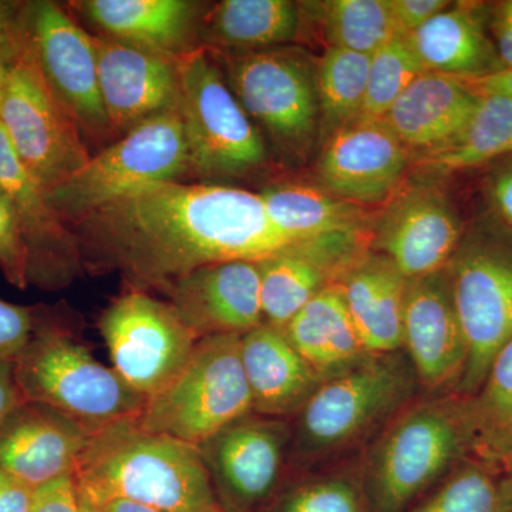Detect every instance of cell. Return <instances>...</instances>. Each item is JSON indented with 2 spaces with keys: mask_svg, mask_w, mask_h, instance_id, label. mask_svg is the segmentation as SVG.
Masks as SVG:
<instances>
[{
  "mask_svg": "<svg viewBox=\"0 0 512 512\" xmlns=\"http://www.w3.org/2000/svg\"><path fill=\"white\" fill-rule=\"evenodd\" d=\"M69 227L83 269L120 272L146 292L201 266L261 262L296 245L269 218L261 192L217 183L157 185Z\"/></svg>",
  "mask_w": 512,
  "mask_h": 512,
  "instance_id": "cell-1",
  "label": "cell"
},
{
  "mask_svg": "<svg viewBox=\"0 0 512 512\" xmlns=\"http://www.w3.org/2000/svg\"><path fill=\"white\" fill-rule=\"evenodd\" d=\"M79 497L123 500L161 512H224L200 448L144 429L137 417L93 433L74 473Z\"/></svg>",
  "mask_w": 512,
  "mask_h": 512,
  "instance_id": "cell-2",
  "label": "cell"
},
{
  "mask_svg": "<svg viewBox=\"0 0 512 512\" xmlns=\"http://www.w3.org/2000/svg\"><path fill=\"white\" fill-rule=\"evenodd\" d=\"M423 394L404 350L370 355L320 383L292 419L291 476L353 460Z\"/></svg>",
  "mask_w": 512,
  "mask_h": 512,
  "instance_id": "cell-3",
  "label": "cell"
},
{
  "mask_svg": "<svg viewBox=\"0 0 512 512\" xmlns=\"http://www.w3.org/2000/svg\"><path fill=\"white\" fill-rule=\"evenodd\" d=\"M471 456L460 394H421L363 450L369 512H409Z\"/></svg>",
  "mask_w": 512,
  "mask_h": 512,
  "instance_id": "cell-4",
  "label": "cell"
},
{
  "mask_svg": "<svg viewBox=\"0 0 512 512\" xmlns=\"http://www.w3.org/2000/svg\"><path fill=\"white\" fill-rule=\"evenodd\" d=\"M13 367L23 400L59 410L92 433L140 416L146 404L46 306H37L32 335Z\"/></svg>",
  "mask_w": 512,
  "mask_h": 512,
  "instance_id": "cell-5",
  "label": "cell"
},
{
  "mask_svg": "<svg viewBox=\"0 0 512 512\" xmlns=\"http://www.w3.org/2000/svg\"><path fill=\"white\" fill-rule=\"evenodd\" d=\"M451 296L467 343L457 394L471 396L497 353L512 340V231L493 215L464 229L446 266Z\"/></svg>",
  "mask_w": 512,
  "mask_h": 512,
  "instance_id": "cell-6",
  "label": "cell"
},
{
  "mask_svg": "<svg viewBox=\"0 0 512 512\" xmlns=\"http://www.w3.org/2000/svg\"><path fill=\"white\" fill-rule=\"evenodd\" d=\"M188 175V148L180 110H168L101 148L47 192L67 225L90 212Z\"/></svg>",
  "mask_w": 512,
  "mask_h": 512,
  "instance_id": "cell-7",
  "label": "cell"
},
{
  "mask_svg": "<svg viewBox=\"0 0 512 512\" xmlns=\"http://www.w3.org/2000/svg\"><path fill=\"white\" fill-rule=\"evenodd\" d=\"M177 63L188 175L211 183L264 167L265 138L232 93L214 56L200 46Z\"/></svg>",
  "mask_w": 512,
  "mask_h": 512,
  "instance_id": "cell-8",
  "label": "cell"
},
{
  "mask_svg": "<svg viewBox=\"0 0 512 512\" xmlns=\"http://www.w3.org/2000/svg\"><path fill=\"white\" fill-rule=\"evenodd\" d=\"M252 413L241 357V336L198 340L187 365L137 417L144 429L200 446L235 420Z\"/></svg>",
  "mask_w": 512,
  "mask_h": 512,
  "instance_id": "cell-9",
  "label": "cell"
},
{
  "mask_svg": "<svg viewBox=\"0 0 512 512\" xmlns=\"http://www.w3.org/2000/svg\"><path fill=\"white\" fill-rule=\"evenodd\" d=\"M210 53L262 136L284 156H308L319 141L318 63L293 46L248 55Z\"/></svg>",
  "mask_w": 512,
  "mask_h": 512,
  "instance_id": "cell-10",
  "label": "cell"
},
{
  "mask_svg": "<svg viewBox=\"0 0 512 512\" xmlns=\"http://www.w3.org/2000/svg\"><path fill=\"white\" fill-rule=\"evenodd\" d=\"M0 124L19 160L46 192L92 157L79 127L50 92L26 45L9 70Z\"/></svg>",
  "mask_w": 512,
  "mask_h": 512,
  "instance_id": "cell-11",
  "label": "cell"
},
{
  "mask_svg": "<svg viewBox=\"0 0 512 512\" xmlns=\"http://www.w3.org/2000/svg\"><path fill=\"white\" fill-rule=\"evenodd\" d=\"M23 30L25 45L50 92L77 124L87 147L113 143L100 96L93 36L50 0L25 2Z\"/></svg>",
  "mask_w": 512,
  "mask_h": 512,
  "instance_id": "cell-12",
  "label": "cell"
},
{
  "mask_svg": "<svg viewBox=\"0 0 512 512\" xmlns=\"http://www.w3.org/2000/svg\"><path fill=\"white\" fill-rule=\"evenodd\" d=\"M99 328L113 369L146 400L173 382L200 340L170 303L138 289L114 299Z\"/></svg>",
  "mask_w": 512,
  "mask_h": 512,
  "instance_id": "cell-13",
  "label": "cell"
},
{
  "mask_svg": "<svg viewBox=\"0 0 512 512\" xmlns=\"http://www.w3.org/2000/svg\"><path fill=\"white\" fill-rule=\"evenodd\" d=\"M292 420L249 413L200 444L224 512H261L291 477Z\"/></svg>",
  "mask_w": 512,
  "mask_h": 512,
  "instance_id": "cell-14",
  "label": "cell"
},
{
  "mask_svg": "<svg viewBox=\"0 0 512 512\" xmlns=\"http://www.w3.org/2000/svg\"><path fill=\"white\" fill-rule=\"evenodd\" d=\"M464 225L443 185L414 181L394 192L372 224V251L386 256L407 279L446 268Z\"/></svg>",
  "mask_w": 512,
  "mask_h": 512,
  "instance_id": "cell-15",
  "label": "cell"
},
{
  "mask_svg": "<svg viewBox=\"0 0 512 512\" xmlns=\"http://www.w3.org/2000/svg\"><path fill=\"white\" fill-rule=\"evenodd\" d=\"M403 350L423 394H457L467 365V343L446 268L407 279Z\"/></svg>",
  "mask_w": 512,
  "mask_h": 512,
  "instance_id": "cell-16",
  "label": "cell"
},
{
  "mask_svg": "<svg viewBox=\"0 0 512 512\" xmlns=\"http://www.w3.org/2000/svg\"><path fill=\"white\" fill-rule=\"evenodd\" d=\"M410 151L384 120H357L322 144L316 175L320 187L350 204L392 198L410 164Z\"/></svg>",
  "mask_w": 512,
  "mask_h": 512,
  "instance_id": "cell-17",
  "label": "cell"
},
{
  "mask_svg": "<svg viewBox=\"0 0 512 512\" xmlns=\"http://www.w3.org/2000/svg\"><path fill=\"white\" fill-rule=\"evenodd\" d=\"M372 251V231L328 235L258 262L264 323L284 329L316 295Z\"/></svg>",
  "mask_w": 512,
  "mask_h": 512,
  "instance_id": "cell-18",
  "label": "cell"
},
{
  "mask_svg": "<svg viewBox=\"0 0 512 512\" xmlns=\"http://www.w3.org/2000/svg\"><path fill=\"white\" fill-rule=\"evenodd\" d=\"M93 36V35H92ZM101 101L114 140L180 104L177 59L93 36Z\"/></svg>",
  "mask_w": 512,
  "mask_h": 512,
  "instance_id": "cell-19",
  "label": "cell"
},
{
  "mask_svg": "<svg viewBox=\"0 0 512 512\" xmlns=\"http://www.w3.org/2000/svg\"><path fill=\"white\" fill-rule=\"evenodd\" d=\"M198 339L238 335L264 325L258 262L229 261L194 269L160 289Z\"/></svg>",
  "mask_w": 512,
  "mask_h": 512,
  "instance_id": "cell-20",
  "label": "cell"
},
{
  "mask_svg": "<svg viewBox=\"0 0 512 512\" xmlns=\"http://www.w3.org/2000/svg\"><path fill=\"white\" fill-rule=\"evenodd\" d=\"M0 188L18 212L29 252V285L64 288L83 271L73 229L50 204L47 192L26 170L0 124Z\"/></svg>",
  "mask_w": 512,
  "mask_h": 512,
  "instance_id": "cell-21",
  "label": "cell"
},
{
  "mask_svg": "<svg viewBox=\"0 0 512 512\" xmlns=\"http://www.w3.org/2000/svg\"><path fill=\"white\" fill-rule=\"evenodd\" d=\"M92 436L59 410L25 400L0 427V468L37 490L74 476Z\"/></svg>",
  "mask_w": 512,
  "mask_h": 512,
  "instance_id": "cell-22",
  "label": "cell"
},
{
  "mask_svg": "<svg viewBox=\"0 0 512 512\" xmlns=\"http://www.w3.org/2000/svg\"><path fill=\"white\" fill-rule=\"evenodd\" d=\"M87 22L127 45L178 59L200 47L205 5L191 0H84L70 3Z\"/></svg>",
  "mask_w": 512,
  "mask_h": 512,
  "instance_id": "cell-23",
  "label": "cell"
},
{
  "mask_svg": "<svg viewBox=\"0 0 512 512\" xmlns=\"http://www.w3.org/2000/svg\"><path fill=\"white\" fill-rule=\"evenodd\" d=\"M480 96L457 77L424 72L384 117L410 153L420 157L447 147L467 127Z\"/></svg>",
  "mask_w": 512,
  "mask_h": 512,
  "instance_id": "cell-24",
  "label": "cell"
},
{
  "mask_svg": "<svg viewBox=\"0 0 512 512\" xmlns=\"http://www.w3.org/2000/svg\"><path fill=\"white\" fill-rule=\"evenodd\" d=\"M490 9L478 2L450 3L407 35L424 72L477 79L503 70L491 39Z\"/></svg>",
  "mask_w": 512,
  "mask_h": 512,
  "instance_id": "cell-25",
  "label": "cell"
},
{
  "mask_svg": "<svg viewBox=\"0 0 512 512\" xmlns=\"http://www.w3.org/2000/svg\"><path fill=\"white\" fill-rule=\"evenodd\" d=\"M241 357L252 412L292 420L322 383L284 329L264 323L241 336Z\"/></svg>",
  "mask_w": 512,
  "mask_h": 512,
  "instance_id": "cell-26",
  "label": "cell"
},
{
  "mask_svg": "<svg viewBox=\"0 0 512 512\" xmlns=\"http://www.w3.org/2000/svg\"><path fill=\"white\" fill-rule=\"evenodd\" d=\"M336 285L369 355L403 349L407 278L392 261L370 251Z\"/></svg>",
  "mask_w": 512,
  "mask_h": 512,
  "instance_id": "cell-27",
  "label": "cell"
},
{
  "mask_svg": "<svg viewBox=\"0 0 512 512\" xmlns=\"http://www.w3.org/2000/svg\"><path fill=\"white\" fill-rule=\"evenodd\" d=\"M291 0H222L202 13L198 43L217 55H248L288 46L302 28Z\"/></svg>",
  "mask_w": 512,
  "mask_h": 512,
  "instance_id": "cell-28",
  "label": "cell"
},
{
  "mask_svg": "<svg viewBox=\"0 0 512 512\" xmlns=\"http://www.w3.org/2000/svg\"><path fill=\"white\" fill-rule=\"evenodd\" d=\"M286 338L322 382L365 362L363 348L338 285L329 286L285 326Z\"/></svg>",
  "mask_w": 512,
  "mask_h": 512,
  "instance_id": "cell-29",
  "label": "cell"
},
{
  "mask_svg": "<svg viewBox=\"0 0 512 512\" xmlns=\"http://www.w3.org/2000/svg\"><path fill=\"white\" fill-rule=\"evenodd\" d=\"M261 195L271 221L295 244L328 235L372 231L362 207L335 197L322 187L274 184Z\"/></svg>",
  "mask_w": 512,
  "mask_h": 512,
  "instance_id": "cell-30",
  "label": "cell"
},
{
  "mask_svg": "<svg viewBox=\"0 0 512 512\" xmlns=\"http://www.w3.org/2000/svg\"><path fill=\"white\" fill-rule=\"evenodd\" d=\"M463 400L471 456L500 470L512 448V340L494 357L477 392Z\"/></svg>",
  "mask_w": 512,
  "mask_h": 512,
  "instance_id": "cell-31",
  "label": "cell"
},
{
  "mask_svg": "<svg viewBox=\"0 0 512 512\" xmlns=\"http://www.w3.org/2000/svg\"><path fill=\"white\" fill-rule=\"evenodd\" d=\"M478 96L477 109L463 133L447 147L420 157V165L436 173H453L512 156L511 97Z\"/></svg>",
  "mask_w": 512,
  "mask_h": 512,
  "instance_id": "cell-32",
  "label": "cell"
},
{
  "mask_svg": "<svg viewBox=\"0 0 512 512\" xmlns=\"http://www.w3.org/2000/svg\"><path fill=\"white\" fill-rule=\"evenodd\" d=\"M261 512H369L359 457L292 474Z\"/></svg>",
  "mask_w": 512,
  "mask_h": 512,
  "instance_id": "cell-33",
  "label": "cell"
},
{
  "mask_svg": "<svg viewBox=\"0 0 512 512\" xmlns=\"http://www.w3.org/2000/svg\"><path fill=\"white\" fill-rule=\"evenodd\" d=\"M370 56L329 47L318 73L319 141L359 120L367 86Z\"/></svg>",
  "mask_w": 512,
  "mask_h": 512,
  "instance_id": "cell-34",
  "label": "cell"
},
{
  "mask_svg": "<svg viewBox=\"0 0 512 512\" xmlns=\"http://www.w3.org/2000/svg\"><path fill=\"white\" fill-rule=\"evenodd\" d=\"M316 6L329 47L372 56L397 37L406 36L389 0H330Z\"/></svg>",
  "mask_w": 512,
  "mask_h": 512,
  "instance_id": "cell-35",
  "label": "cell"
},
{
  "mask_svg": "<svg viewBox=\"0 0 512 512\" xmlns=\"http://www.w3.org/2000/svg\"><path fill=\"white\" fill-rule=\"evenodd\" d=\"M500 470L468 457L409 512H511Z\"/></svg>",
  "mask_w": 512,
  "mask_h": 512,
  "instance_id": "cell-36",
  "label": "cell"
},
{
  "mask_svg": "<svg viewBox=\"0 0 512 512\" xmlns=\"http://www.w3.org/2000/svg\"><path fill=\"white\" fill-rule=\"evenodd\" d=\"M424 73L406 36L370 56L365 103L359 120H383L416 77Z\"/></svg>",
  "mask_w": 512,
  "mask_h": 512,
  "instance_id": "cell-37",
  "label": "cell"
},
{
  "mask_svg": "<svg viewBox=\"0 0 512 512\" xmlns=\"http://www.w3.org/2000/svg\"><path fill=\"white\" fill-rule=\"evenodd\" d=\"M0 271L16 288L29 286V252L18 212L9 195L0 188Z\"/></svg>",
  "mask_w": 512,
  "mask_h": 512,
  "instance_id": "cell-38",
  "label": "cell"
},
{
  "mask_svg": "<svg viewBox=\"0 0 512 512\" xmlns=\"http://www.w3.org/2000/svg\"><path fill=\"white\" fill-rule=\"evenodd\" d=\"M37 306H20L0 299V362H13L25 348L36 322Z\"/></svg>",
  "mask_w": 512,
  "mask_h": 512,
  "instance_id": "cell-39",
  "label": "cell"
},
{
  "mask_svg": "<svg viewBox=\"0 0 512 512\" xmlns=\"http://www.w3.org/2000/svg\"><path fill=\"white\" fill-rule=\"evenodd\" d=\"M484 181L491 215L512 231V156L495 161Z\"/></svg>",
  "mask_w": 512,
  "mask_h": 512,
  "instance_id": "cell-40",
  "label": "cell"
},
{
  "mask_svg": "<svg viewBox=\"0 0 512 512\" xmlns=\"http://www.w3.org/2000/svg\"><path fill=\"white\" fill-rule=\"evenodd\" d=\"M29 512H80L79 491L74 477L57 478L37 488Z\"/></svg>",
  "mask_w": 512,
  "mask_h": 512,
  "instance_id": "cell-41",
  "label": "cell"
},
{
  "mask_svg": "<svg viewBox=\"0 0 512 512\" xmlns=\"http://www.w3.org/2000/svg\"><path fill=\"white\" fill-rule=\"evenodd\" d=\"M25 2L0 0V57L16 60L25 50L23 30Z\"/></svg>",
  "mask_w": 512,
  "mask_h": 512,
  "instance_id": "cell-42",
  "label": "cell"
},
{
  "mask_svg": "<svg viewBox=\"0 0 512 512\" xmlns=\"http://www.w3.org/2000/svg\"><path fill=\"white\" fill-rule=\"evenodd\" d=\"M394 18L404 35L416 32L450 6L447 0H389Z\"/></svg>",
  "mask_w": 512,
  "mask_h": 512,
  "instance_id": "cell-43",
  "label": "cell"
},
{
  "mask_svg": "<svg viewBox=\"0 0 512 512\" xmlns=\"http://www.w3.org/2000/svg\"><path fill=\"white\" fill-rule=\"evenodd\" d=\"M490 33L503 70H512V0L491 6Z\"/></svg>",
  "mask_w": 512,
  "mask_h": 512,
  "instance_id": "cell-44",
  "label": "cell"
},
{
  "mask_svg": "<svg viewBox=\"0 0 512 512\" xmlns=\"http://www.w3.org/2000/svg\"><path fill=\"white\" fill-rule=\"evenodd\" d=\"M35 490L0 468V512H29Z\"/></svg>",
  "mask_w": 512,
  "mask_h": 512,
  "instance_id": "cell-45",
  "label": "cell"
},
{
  "mask_svg": "<svg viewBox=\"0 0 512 512\" xmlns=\"http://www.w3.org/2000/svg\"><path fill=\"white\" fill-rule=\"evenodd\" d=\"M23 402L25 400L16 383L13 362H0V427Z\"/></svg>",
  "mask_w": 512,
  "mask_h": 512,
  "instance_id": "cell-46",
  "label": "cell"
},
{
  "mask_svg": "<svg viewBox=\"0 0 512 512\" xmlns=\"http://www.w3.org/2000/svg\"><path fill=\"white\" fill-rule=\"evenodd\" d=\"M460 80L477 94H504L512 99V70H500L477 79Z\"/></svg>",
  "mask_w": 512,
  "mask_h": 512,
  "instance_id": "cell-47",
  "label": "cell"
},
{
  "mask_svg": "<svg viewBox=\"0 0 512 512\" xmlns=\"http://www.w3.org/2000/svg\"><path fill=\"white\" fill-rule=\"evenodd\" d=\"M103 507L109 512H161L153 510V508L144 507V505H138L123 500L111 501V503H107L103 505Z\"/></svg>",
  "mask_w": 512,
  "mask_h": 512,
  "instance_id": "cell-48",
  "label": "cell"
},
{
  "mask_svg": "<svg viewBox=\"0 0 512 512\" xmlns=\"http://www.w3.org/2000/svg\"><path fill=\"white\" fill-rule=\"evenodd\" d=\"M500 473L501 478H503L505 493H507L512 503V448L508 456L505 457L503 464H501Z\"/></svg>",
  "mask_w": 512,
  "mask_h": 512,
  "instance_id": "cell-49",
  "label": "cell"
},
{
  "mask_svg": "<svg viewBox=\"0 0 512 512\" xmlns=\"http://www.w3.org/2000/svg\"><path fill=\"white\" fill-rule=\"evenodd\" d=\"M13 63H15V60L0 57V100H2L3 90H5L6 80H8L9 70Z\"/></svg>",
  "mask_w": 512,
  "mask_h": 512,
  "instance_id": "cell-50",
  "label": "cell"
},
{
  "mask_svg": "<svg viewBox=\"0 0 512 512\" xmlns=\"http://www.w3.org/2000/svg\"><path fill=\"white\" fill-rule=\"evenodd\" d=\"M80 512H109L104 507H100V505L89 503V501L83 500L80 498Z\"/></svg>",
  "mask_w": 512,
  "mask_h": 512,
  "instance_id": "cell-51",
  "label": "cell"
},
{
  "mask_svg": "<svg viewBox=\"0 0 512 512\" xmlns=\"http://www.w3.org/2000/svg\"><path fill=\"white\" fill-rule=\"evenodd\" d=\"M511 512H512V510H511Z\"/></svg>",
  "mask_w": 512,
  "mask_h": 512,
  "instance_id": "cell-52",
  "label": "cell"
}]
</instances>
